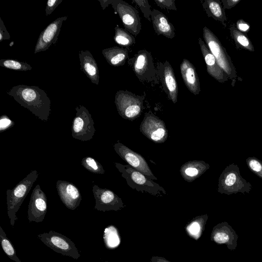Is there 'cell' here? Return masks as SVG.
Here are the masks:
<instances>
[{"label":"cell","instance_id":"cell-20","mask_svg":"<svg viewBox=\"0 0 262 262\" xmlns=\"http://www.w3.org/2000/svg\"><path fill=\"white\" fill-rule=\"evenodd\" d=\"M180 67L183 80L188 90L194 95H199L201 90L200 83L194 66L184 58Z\"/></svg>","mask_w":262,"mask_h":262},{"label":"cell","instance_id":"cell-32","mask_svg":"<svg viewBox=\"0 0 262 262\" xmlns=\"http://www.w3.org/2000/svg\"><path fill=\"white\" fill-rule=\"evenodd\" d=\"M82 165L88 171L95 174H104L105 170L102 165L91 157H85L81 161Z\"/></svg>","mask_w":262,"mask_h":262},{"label":"cell","instance_id":"cell-42","mask_svg":"<svg viewBox=\"0 0 262 262\" xmlns=\"http://www.w3.org/2000/svg\"><path fill=\"white\" fill-rule=\"evenodd\" d=\"M102 7L103 10H104L109 5L112 4L113 0H98Z\"/></svg>","mask_w":262,"mask_h":262},{"label":"cell","instance_id":"cell-35","mask_svg":"<svg viewBox=\"0 0 262 262\" xmlns=\"http://www.w3.org/2000/svg\"><path fill=\"white\" fill-rule=\"evenodd\" d=\"M14 122L7 116L3 115L0 118V132H4L14 125Z\"/></svg>","mask_w":262,"mask_h":262},{"label":"cell","instance_id":"cell-18","mask_svg":"<svg viewBox=\"0 0 262 262\" xmlns=\"http://www.w3.org/2000/svg\"><path fill=\"white\" fill-rule=\"evenodd\" d=\"M56 188L60 200L66 207L75 210L82 200L79 190L72 183L63 180H58Z\"/></svg>","mask_w":262,"mask_h":262},{"label":"cell","instance_id":"cell-34","mask_svg":"<svg viewBox=\"0 0 262 262\" xmlns=\"http://www.w3.org/2000/svg\"><path fill=\"white\" fill-rule=\"evenodd\" d=\"M135 3L141 9L143 14L144 17L148 20L151 21V10L150 5L147 0H133Z\"/></svg>","mask_w":262,"mask_h":262},{"label":"cell","instance_id":"cell-43","mask_svg":"<svg viewBox=\"0 0 262 262\" xmlns=\"http://www.w3.org/2000/svg\"><path fill=\"white\" fill-rule=\"evenodd\" d=\"M104 262H108L107 261H104Z\"/></svg>","mask_w":262,"mask_h":262},{"label":"cell","instance_id":"cell-26","mask_svg":"<svg viewBox=\"0 0 262 262\" xmlns=\"http://www.w3.org/2000/svg\"><path fill=\"white\" fill-rule=\"evenodd\" d=\"M208 216L207 214L197 216L186 226L185 230L191 238L198 240L201 236L207 223Z\"/></svg>","mask_w":262,"mask_h":262},{"label":"cell","instance_id":"cell-24","mask_svg":"<svg viewBox=\"0 0 262 262\" xmlns=\"http://www.w3.org/2000/svg\"><path fill=\"white\" fill-rule=\"evenodd\" d=\"M102 53L106 61L113 67L123 66L128 58V50L117 46L104 49Z\"/></svg>","mask_w":262,"mask_h":262},{"label":"cell","instance_id":"cell-13","mask_svg":"<svg viewBox=\"0 0 262 262\" xmlns=\"http://www.w3.org/2000/svg\"><path fill=\"white\" fill-rule=\"evenodd\" d=\"M92 191L95 199L94 209L98 211H118L125 207L122 199L110 189L94 184Z\"/></svg>","mask_w":262,"mask_h":262},{"label":"cell","instance_id":"cell-4","mask_svg":"<svg viewBox=\"0 0 262 262\" xmlns=\"http://www.w3.org/2000/svg\"><path fill=\"white\" fill-rule=\"evenodd\" d=\"M251 189V183L242 177L235 164L227 166L219 178L217 192L221 194L249 193Z\"/></svg>","mask_w":262,"mask_h":262},{"label":"cell","instance_id":"cell-25","mask_svg":"<svg viewBox=\"0 0 262 262\" xmlns=\"http://www.w3.org/2000/svg\"><path fill=\"white\" fill-rule=\"evenodd\" d=\"M202 6L208 17H211L226 27L227 17L223 5L219 0H205Z\"/></svg>","mask_w":262,"mask_h":262},{"label":"cell","instance_id":"cell-37","mask_svg":"<svg viewBox=\"0 0 262 262\" xmlns=\"http://www.w3.org/2000/svg\"><path fill=\"white\" fill-rule=\"evenodd\" d=\"M62 2V0L48 1L45 9L46 16L50 15Z\"/></svg>","mask_w":262,"mask_h":262},{"label":"cell","instance_id":"cell-21","mask_svg":"<svg viewBox=\"0 0 262 262\" xmlns=\"http://www.w3.org/2000/svg\"><path fill=\"white\" fill-rule=\"evenodd\" d=\"M78 55L81 71L92 83L98 85L99 75L98 64L91 53L88 50H81Z\"/></svg>","mask_w":262,"mask_h":262},{"label":"cell","instance_id":"cell-14","mask_svg":"<svg viewBox=\"0 0 262 262\" xmlns=\"http://www.w3.org/2000/svg\"><path fill=\"white\" fill-rule=\"evenodd\" d=\"M47 211V199L40 185H37L31 194L28 210V219L30 222H41Z\"/></svg>","mask_w":262,"mask_h":262},{"label":"cell","instance_id":"cell-15","mask_svg":"<svg viewBox=\"0 0 262 262\" xmlns=\"http://www.w3.org/2000/svg\"><path fill=\"white\" fill-rule=\"evenodd\" d=\"M157 68L159 79L168 99L176 103L178 101V85L173 68L167 60L164 62H159Z\"/></svg>","mask_w":262,"mask_h":262},{"label":"cell","instance_id":"cell-7","mask_svg":"<svg viewBox=\"0 0 262 262\" xmlns=\"http://www.w3.org/2000/svg\"><path fill=\"white\" fill-rule=\"evenodd\" d=\"M128 65L141 81L158 83L157 69L155 68L150 52L141 50L128 59Z\"/></svg>","mask_w":262,"mask_h":262},{"label":"cell","instance_id":"cell-17","mask_svg":"<svg viewBox=\"0 0 262 262\" xmlns=\"http://www.w3.org/2000/svg\"><path fill=\"white\" fill-rule=\"evenodd\" d=\"M238 236L227 222H222L212 229L210 238L219 245H225L230 250H234L237 246Z\"/></svg>","mask_w":262,"mask_h":262},{"label":"cell","instance_id":"cell-19","mask_svg":"<svg viewBox=\"0 0 262 262\" xmlns=\"http://www.w3.org/2000/svg\"><path fill=\"white\" fill-rule=\"evenodd\" d=\"M200 49L206 63L208 73L220 83H224L228 76L219 66L217 61L201 38L198 39Z\"/></svg>","mask_w":262,"mask_h":262},{"label":"cell","instance_id":"cell-11","mask_svg":"<svg viewBox=\"0 0 262 262\" xmlns=\"http://www.w3.org/2000/svg\"><path fill=\"white\" fill-rule=\"evenodd\" d=\"M140 130L147 138L156 143H164L168 137L165 124L151 112L145 114Z\"/></svg>","mask_w":262,"mask_h":262},{"label":"cell","instance_id":"cell-31","mask_svg":"<svg viewBox=\"0 0 262 262\" xmlns=\"http://www.w3.org/2000/svg\"><path fill=\"white\" fill-rule=\"evenodd\" d=\"M0 66L15 71H26L31 70L32 67L26 62L15 59H1Z\"/></svg>","mask_w":262,"mask_h":262},{"label":"cell","instance_id":"cell-10","mask_svg":"<svg viewBox=\"0 0 262 262\" xmlns=\"http://www.w3.org/2000/svg\"><path fill=\"white\" fill-rule=\"evenodd\" d=\"M120 17L125 29L130 34L137 36L141 30L139 13L132 6L122 0H113L111 4Z\"/></svg>","mask_w":262,"mask_h":262},{"label":"cell","instance_id":"cell-40","mask_svg":"<svg viewBox=\"0 0 262 262\" xmlns=\"http://www.w3.org/2000/svg\"><path fill=\"white\" fill-rule=\"evenodd\" d=\"M241 0H222L224 9H230L238 4Z\"/></svg>","mask_w":262,"mask_h":262},{"label":"cell","instance_id":"cell-29","mask_svg":"<svg viewBox=\"0 0 262 262\" xmlns=\"http://www.w3.org/2000/svg\"><path fill=\"white\" fill-rule=\"evenodd\" d=\"M114 39L118 45L129 48L135 43V38L125 29L119 27L118 25L115 28Z\"/></svg>","mask_w":262,"mask_h":262},{"label":"cell","instance_id":"cell-2","mask_svg":"<svg viewBox=\"0 0 262 262\" xmlns=\"http://www.w3.org/2000/svg\"><path fill=\"white\" fill-rule=\"evenodd\" d=\"M114 164L127 185L132 189L157 196L167 194L163 187L129 165H123L118 162Z\"/></svg>","mask_w":262,"mask_h":262},{"label":"cell","instance_id":"cell-9","mask_svg":"<svg viewBox=\"0 0 262 262\" xmlns=\"http://www.w3.org/2000/svg\"><path fill=\"white\" fill-rule=\"evenodd\" d=\"M75 110L76 116L72 125V136L82 141H89L93 138L96 132L92 115L83 105L77 106Z\"/></svg>","mask_w":262,"mask_h":262},{"label":"cell","instance_id":"cell-39","mask_svg":"<svg viewBox=\"0 0 262 262\" xmlns=\"http://www.w3.org/2000/svg\"><path fill=\"white\" fill-rule=\"evenodd\" d=\"M10 39V34L7 30L4 22L0 18V41Z\"/></svg>","mask_w":262,"mask_h":262},{"label":"cell","instance_id":"cell-22","mask_svg":"<svg viewBox=\"0 0 262 262\" xmlns=\"http://www.w3.org/2000/svg\"><path fill=\"white\" fill-rule=\"evenodd\" d=\"M151 21L157 34L162 35L168 38L175 36V29L167 17L161 11L154 9L151 11Z\"/></svg>","mask_w":262,"mask_h":262},{"label":"cell","instance_id":"cell-6","mask_svg":"<svg viewBox=\"0 0 262 262\" xmlns=\"http://www.w3.org/2000/svg\"><path fill=\"white\" fill-rule=\"evenodd\" d=\"M115 103L120 116L130 121L138 118L144 108L143 98L127 90L117 92Z\"/></svg>","mask_w":262,"mask_h":262},{"label":"cell","instance_id":"cell-33","mask_svg":"<svg viewBox=\"0 0 262 262\" xmlns=\"http://www.w3.org/2000/svg\"><path fill=\"white\" fill-rule=\"evenodd\" d=\"M249 169L262 179V161L254 157H249L246 160Z\"/></svg>","mask_w":262,"mask_h":262},{"label":"cell","instance_id":"cell-23","mask_svg":"<svg viewBox=\"0 0 262 262\" xmlns=\"http://www.w3.org/2000/svg\"><path fill=\"white\" fill-rule=\"evenodd\" d=\"M210 168L204 161L193 160L183 164L180 169L183 178L188 182H192L199 178Z\"/></svg>","mask_w":262,"mask_h":262},{"label":"cell","instance_id":"cell-1","mask_svg":"<svg viewBox=\"0 0 262 262\" xmlns=\"http://www.w3.org/2000/svg\"><path fill=\"white\" fill-rule=\"evenodd\" d=\"M7 94L41 120H48L51 100L44 90L37 86L19 84L13 86Z\"/></svg>","mask_w":262,"mask_h":262},{"label":"cell","instance_id":"cell-16","mask_svg":"<svg viewBox=\"0 0 262 262\" xmlns=\"http://www.w3.org/2000/svg\"><path fill=\"white\" fill-rule=\"evenodd\" d=\"M67 18V16L57 18L40 33L35 47L34 54L45 51L56 44L63 22Z\"/></svg>","mask_w":262,"mask_h":262},{"label":"cell","instance_id":"cell-28","mask_svg":"<svg viewBox=\"0 0 262 262\" xmlns=\"http://www.w3.org/2000/svg\"><path fill=\"white\" fill-rule=\"evenodd\" d=\"M103 241L107 249H112L118 247L121 238L117 228L113 225L105 228L103 233Z\"/></svg>","mask_w":262,"mask_h":262},{"label":"cell","instance_id":"cell-30","mask_svg":"<svg viewBox=\"0 0 262 262\" xmlns=\"http://www.w3.org/2000/svg\"><path fill=\"white\" fill-rule=\"evenodd\" d=\"M0 240L2 249L9 257L15 262H22L17 256L16 252L13 244L1 226Z\"/></svg>","mask_w":262,"mask_h":262},{"label":"cell","instance_id":"cell-5","mask_svg":"<svg viewBox=\"0 0 262 262\" xmlns=\"http://www.w3.org/2000/svg\"><path fill=\"white\" fill-rule=\"evenodd\" d=\"M203 36L207 48L215 58L219 66L231 79L234 86L237 75L236 69L226 49L214 34L207 27L203 29Z\"/></svg>","mask_w":262,"mask_h":262},{"label":"cell","instance_id":"cell-8","mask_svg":"<svg viewBox=\"0 0 262 262\" xmlns=\"http://www.w3.org/2000/svg\"><path fill=\"white\" fill-rule=\"evenodd\" d=\"M37 237L45 245L58 253L76 259L80 257L74 242L61 233L51 230L39 234Z\"/></svg>","mask_w":262,"mask_h":262},{"label":"cell","instance_id":"cell-12","mask_svg":"<svg viewBox=\"0 0 262 262\" xmlns=\"http://www.w3.org/2000/svg\"><path fill=\"white\" fill-rule=\"evenodd\" d=\"M114 149L120 157L133 168L152 180H157L145 159L139 154L132 150L119 141L114 145Z\"/></svg>","mask_w":262,"mask_h":262},{"label":"cell","instance_id":"cell-27","mask_svg":"<svg viewBox=\"0 0 262 262\" xmlns=\"http://www.w3.org/2000/svg\"><path fill=\"white\" fill-rule=\"evenodd\" d=\"M229 31L230 36L234 40L237 49H244L251 52L254 51V48L247 33L239 31L234 24L230 25Z\"/></svg>","mask_w":262,"mask_h":262},{"label":"cell","instance_id":"cell-36","mask_svg":"<svg viewBox=\"0 0 262 262\" xmlns=\"http://www.w3.org/2000/svg\"><path fill=\"white\" fill-rule=\"evenodd\" d=\"M154 2L159 7L168 10H177L175 0H155Z\"/></svg>","mask_w":262,"mask_h":262},{"label":"cell","instance_id":"cell-38","mask_svg":"<svg viewBox=\"0 0 262 262\" xmlns=\"http://www.w3.org/2000/svg\"><path fill=\"white\" fill-rule=\"evenodd\" d=\"M235 27L242 32L246 33L250 29V25L243 19H238L236 23Z\"/></svg>","mask_w":262,"mask_h":262},{"label":"cell","instance_id":"cell-41","mask_svg":"<svg viewBox=\"0 0 262 262\" xmlns=\"http://www.w3.org/2000/svg\"><path fill=\"white\" fill-rule=\"evenodd\" d=\"M150 262H170L164 257L157 256H152L150 260Z\"/></svg>","mask_w":262,"mask_h":262},{"label":"cell","instance_id":"cell-3","mask_svg":"<svg viewBox=\"0 0 262 262\" xmlns=\"http://www.w3.org/2000/svg\"><path fill=\"white\" fill-rule=\"evenodd\" d=\"M38 176V171L36 170H32L12 190H7L8 215L12 226L14 225L15 221L17 220L16 212L30 192Z\"/></svg>","mask_w":262,"mask_h":262}]
</instances>
